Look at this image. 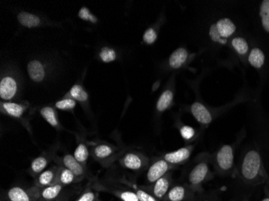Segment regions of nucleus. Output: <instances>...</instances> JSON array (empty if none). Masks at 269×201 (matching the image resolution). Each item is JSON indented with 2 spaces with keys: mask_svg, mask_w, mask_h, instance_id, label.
<instances>
[{
  "mask_svg": "<svg viewBox=\"0 0 269 201\" xmlns=\"http://www.w3.org/2000/svg\"><path fill=\"white\" fill-rule=\"evenodd\" d=\"M261 171V158L259 153L255 150H250L245 155L242 164V174L247 180L256 179Z\"/></svg>",
  "mask_w": 269,
  "mask_h": 201,
  "instance_id": "obj_1",
  "label": "nucleus"
},
{
  "mask_svg": "<svg viewBox=\"0 0 269 201\" xmlns=\"http://www.w3.org/2000/svg\"><path fill=\"white\" fill-rule=\"evenodd\" d=\"M8 198L9 201H38L41 198V191L37 186L28 190L13 187L9 189Z\"/></svg>",
  "mask_w": 269,
  "mask_h": 201,
  "instance_id": "obj_2",
  "label": "nucleus"
},
{
  "mask_svg": "<svg viewBox=\"0 0 269 201\" xmlns=\"http://www.w3.org/2000/svg\"><path fill=\"white\" fill-rule=\"evenodd\" d=\"M18 85L17 80L12 76H5L0 82V98L5 101H10L17 95Z\"/></svg>",
  "mask_w": 269,
  "mask_h": 201,
  "instance_id": "obj_3",
  "label": "nucleus"
},
{
  "mask_svg": "<svg viewBox=\"0 0 269 201\" xmlns=\"http://www.w3.org/2000/svg\"><path fill=\"white\" fill-rule=\"evenodd\" d=\"M234 161V154L231 146L225 145L218 151L217 154V162L222 170H229L231 168Z\"/></svg>",
  "mask_w": 269,
  "mask_h": 201,
  "instance_id": "obj_4",
  "label": "nucleus"
},
{
  "mask_svg": "<svg viewBox=\"0 0 269 201\" xmlns=\"http://www.w3.org/2000/svg\"><path fill=\"white\" fill-rule=\"evenodd\" d=\"M169 167H170L169 163L165 159L157 161L153 163L149 169L147 174L148 180L150 183H155L156 181L161 179V177L165 175V173L167 172L169 170Z\"/></svg>",
  "mask_w": 269,
  "mask_h": 201,
  "instance_id": "obj_5",
  "label": "nucleus"
},
{
  "mask_svg": "<svg viewBox=\"0 0 269 201\" xmlns=\"http://www.w3.org/2000/svg\"><path fill=\"white\" fill-rule=\"evenodd\" d=\"M28 73L33 82H41L45 79V70L43 64L41 61L34 60L28 65Z\"/></svg>",
  "mask_w": 269,
  "mask_h": 201,
  "instance_id": "obj_6",
  "label": "nucleus"
},
{
  "mask_svg": "<svg viewBox=\"0 0 269 201\" xmlns=\"http://www.w3.org/2000/svg\"><path fill=\"white\" fill-rule=\"evenodd\" d=\"M191 112L196 120L202 124L207 125L212 121V117L209 110L199 102H195L192 105Z\"/></svg>",
  "mask_w": 269,
  "mask_h": 201,
  "instance_id": "obj_7",
  "label": "nucleus"
},
{
  "mask_svg": "<svg viewBox=\"0 0 269 201\" xmlns=\"http://www.w3.org/2000/svg\"><path fill=\"white\" fill-rule=\"evenodd\" d=\"M58 170L59 169H49L47 171H44L37 177V186L39 187H46L50 185L57 184V177H58Z\"/></svg>",
  "mask_w": 269,
  "mask_h": 201,
  "instance_id": "obj_8",
  "label": "nucleus"
},
{
  "mask_svg": "<svg viewBox=\"0 0 269 201\" xmlns=\"http://www.w3.org/2000/svg\"><path fill=\"white\" fill-rule=\"evenodd\" d=\"M190 149L187 147L177 150L174 152L168 153L164 157L166 162L172 164H178V163H183L184 161L187 160L190 155Z\"/></svg>",
  "mask_w": 269,
  "mask_h": 201,
  "instance_id": "obj_9",
  "label": "nucleus"
},
{
  "mask_svg": "<svg viewBox=\"0 0 269 201\" xmlns=\"http://www.w3.org/2000/svg\"><path fill=\"white\" fill-rule=\"evenodd\" d=\"M208 173V167L206 163H199L192 170L189 175V180L192 185H198L202 183Z\"/></svg>",
  "mask_w": 269,
  "mask_h": 201,
  "instance_id": "obj_10",
  "label": "nucleus"
},
{
  "mask_svg": "<svg viewBox=\"0 0 269 201\" xmlns=\"http://www.w3.org/2000/svg\"><path fill=\"white\" fill-rule=\"evenodd\" d=\"M17 18L20 24L28 29L37 28L41 25V19L32 13L22 12V13H19Z\"/></svg>",
  "mask_w": 269,
  "mask_h": 201,
  "instance_id": "obj_11",
  "label": "nucleus"
},
{
  "mask_svg": "<svg viewBox=\"0 0 269 201\" xmlns=\"http://www.w3.org/2000/svg\"><path fill=\"white\" fill-rule=\"evenodd\" d=\"M188 53L186 49L183 48H179L170 56L169 63L170 67L173 69H179L182 67L184 64L186 63L187 60Z\"/></svg>",
  "mask_w": 269,
  "mask_h": 201,
  "instance_id": "obj_12",
  "label": "nucleus"
},
{
  "mask_svg": "<svg viewBox=\"0 0 269 201\" xmlns=\"http://www.w3.org/2000/svg\"><path fill=\"white\" fill-rule=\"evenodd\" d=\"M217 29L222 39L228 38L235 32V25L227 18L221 19L216 24Z\"/></svg>",
  "mask_w": 269,
  "mask_h": 201,
  "instance_id": "obj_13",
  "label": "nucleus"
},
{
  "mask_svg": "<svg viewBox=\"0 0 269 201\" xmlns=\"http://www.w3.org/2000/svg\"><path fill=\"white\" fill-rule=\"evenodd\" d=\"M63 163L66 168L69 169L74 173L75 176H82L84 174V169L82 165L76 160L74 155L65 154L63 158Z\"/></svg>",
  "mask_w": 269,
  "mask_h": 201,
  "instance_id": "obj_14",
  "label": "nucleus"
},
{
  "mask_svg": "<svg viewBox=\"0 0 269 201\" xmlns=\"http://www.w3.org/2000/svg\"><path fill=\"white\" fill-rule=\"evenodd\" d=\"M1 105L5 113L13 118H21L25 111V106H23L21 104L16 103V102H2Z\"/></svg>",
  "mask_w": 269,
  "mask_h": 201,
  "instance_id": "obj_15",
  "label": "nucleus"
},
{
  "mask_svg": "<svg viewBox=\"0 0 269 201\" xmlns=\"http://www.w3.org/2000/svg\"><path fill=\"white\" fill-rule=\"evenodd\" d=\"M170 179L168 177H161V179L156 181L154 187H153V195L157 198H163L170 189Z\"/></svg>",
  "mask_w": 269,
  "mask_h": 201,
  "instance_id": "obj_16",
  "label": "nucleus"
},
{
  "mask_svg": "<svg viewBox=\"0 0 269 201\" xmlns=\"http://www.w3.org/2000/svg\"><path fill=\"white\" fill-rule=\"evenodd\" d=\"M63 185L61 183L50 185L48 187H44L41 191V199L45 201H52L59 195Z\"/></svg>",
  "mask_w": 269,
  "mask_h": 201,
  "instance_id": "obj_17",
  "label": "nucleus"
},
{
  "mask_svg": "<svg viewBox=\"0 0 269 201\" xmlns=\"http://www.w3.org/2000/svg\"><path fill=\"white\" fill-rule=\"evenodd\" d=\"M142 159L141 157L133 153H128L122 159V164L130 170H138L142 167Z\"/></svg>",
  "mask_w": 269,
  "mask_h": 201,
  "instance_id": "obj_18",
  "label": "nucleus"
},
{
  "mask_svg": "<svg viewBox=\"0 0 269 201\" xmlns=\"http://www.w3.org/2000/svg\"><path fill=\"white\" fill-rule=\"evenodd\" d=\"M173 99H174V94L171 90H167L164 91L163 94H161L159 99L157 101V110L159 112H163L167 110L171 105Z\"/></svg>",
  "mask_w": 269,
  "mask_h": 201,
  "instance_id": "obj_19",
  "label": "nucleus"
},
{
  "mask_svg": "<svg viewBox=\"0 0 269 201\" xmlns=\"http://www.w3.org/2000/svg\"><path fill=\"white\" fill-rule=\"evenodd\" d=\"M41 114L43 117L44 119L53 127L57 128L59 126L57 113L53 108L50 107V106H45V107L42 108L41 110Z\"/></svg>",
  "mask_w": 269,
  "mask_h": 201,
  "instance_id": "obj_20",
  "label": "nucleus"
},
{
  "mask_svg": "<svg viewBox=\"0 0 269 201\" xmlns=\"http://www.w3.org/2000/svg\"><path fill=\"white\" fill-rule=\"evenodd\" d=\"M69 96L72 99L75 100L76 102H85L89 98L87 92L84 90L80 85H74L69 92Z\"/></svg>",
  "mask_w": 269,
  "mask_h": 201,
  "instance_id": "obj_21",
  "label": "nucleus"
},
{
  "mask_svg": "<svg viewBox=\"0 0 269 201\" xmlns=\"http://www.w3.org/2000/svg\"><path fill=\"white\" fill-rule=\"evenodd\" d=\"M249 62L253 67H262L264 64V54L259 49H253L248 57Z\"/></svg>",
  "mask_w": 269,
  "mask_h": 201,
  "instance_id": "obj_22",
  "label": "nucleus"
},
{
  "mask_svg": "<svg viewBox=\"0 0 269 201\" xmlns=\"http://www.w3.org/2000/svg\"><path fill=\"white\" fill-rule=\"evenodd\" d=\"M75 179V175L70 170L66 168H60L58 170V177H57V183L62 185H68L74 182Z\"/></svg>",
  "mask_w": 269,
  "mask_h": 201,
  "instance_id": "obj_23",
  "label": "nucleus"
},
{
  "mask_svg": "<svg viewBox=\"0 0 269 201\" xmlns=\"http://www.w3.org/2000/svg\"><path fill=\"white\" fill-rule=\"evenodd\" d=\"M186 188L182 186H176L168 192L167 199L170 201H182L186 197Z\"/></svg>",
  "mask_w": 269,
  "mask_h": 201,
  "instance_id": "obj_24",
  "label": "nucleus"
},
{
  "mask_svg": "<svg viewBox=\"0 0 269 201\" xmlns=\"http://www.w3.org/2000/svg\"><path fill=\"white\" fill-rule=\"evenodd\" d=\"M259 16L262 19V25L266 32L269 33V0H264L262 3L259 10Z\"/></svg>",
  "mask_w": 269,
  "mask_h": 201,
  "instance_id": "obj_25",
  "label": "nucleus"
},
{
  "mask_svg": "<svg viewBox=\"0 0 269 201\" xmlns=\"http://www.w3.org/2000/svg\"><path fill=\"white\" fill-rule=\"evenodd\" d=\"M48 159L44 156L36 158L31 163V170L34 174L43 172L45 167H47Z\"/></svg>",
  "mask_w": 269,
  "mask_h": 201,
  "instance_id": "obj_26",
  "label": "nucleus"
},
{
  "mask_svg": "<svg viewBox=\"0 0 269 201\" xmlns=\"http://www.w3.org/2000/svg\"><path fill=\"white\" fill-rule=\"evenodd\" d=\"M74 157L81 164L86 163L89 157V151L86 145L80 143L74 150Z\"/></svg>",
  "mask_w": 269,
  "mask_h": 201,
  "instance_id": "obj_27",
  "label": "nucleus"
},
{
  "mask_svg": "<svg viewBox=\"0 0 269 201\" xmlns=\"http://www.w3.org/2000/svg\"><path fill=\"white\" fill-rule=\"evenodd\" d=\"M112 147L106 144H100L96 146L94 150L95 156L98 158H105L110 156V154H112Z\"/></svg>",
  "mask_w": 269,
  "mask_h": 201,
  "instance_id": "obj_28",
  "label": "nucleus"
},
{
  "mask_svg": "<svg viewBox=\"0 0 269 201\" xmlns=\"http://www.w3.org/2000/svg\"><path fill=\"white\" fill-rule=\"evenodd\" d=\"M232 46L235 51L239 54H246L248 51V45L244 39L236 37L233 39Z\"/></svg>",
  "mask_w": 269,
  "mask_h": 201,
  "instance_id": "obj_29",
  "label": "nucleus"
},
{
  "mask_svg": "<svg viewBox=\"0 0 269 201\" xmlns=\"http://www.w3.org/2000/svg\"><path fill=\"white\" fill-rule=\"evenodd\" d=\"M99 57L104 63H110L116 59V53L111 48H103L100 52Z\"/></svg>",
  "mask_w": 269,
  "mask_h": 201,
  "instance_id": "obj_30",
  "label": "nucleus"
},
{
  "mask_svg": "<svg viewBox=\"0 0 269 201\" xmlns=\"http://www.w3.org/2000/svg\"><path fill=\"white\" fill-rule=\"evenodd\" d=\"M56 108L61 110H74L76 106L75 100L72 98H64L60 100L55 104Z\"/></svg>",
  "mask_w": 269,
  "mask_h": 201,
  "instance_id": "obj_31",
  "label": "nucleus"
},
{
  "mask_svg": "<svg viewBox=\"0 0 269 201\" xmlns=\"http://www.w3.org/2000/svg\"><path fill=\"white\" fill-rule=\"evenodd\" d=\"M78 17L82 21H90L93 24H96V23L98 22V20L96 18L95 16L92 14L90 10L87 8H85V7L80 9L79 13H78Z\"/></svg>",
  "mask_w": 269,
  "mask_h": 201,
  "instance_id": "obj_32",
  "label": "nucleus"
},
{
  "mask_svg": "<svg viewBox=\"0 0 269 201\" xmlns=\"http://www.w3.org/2000/svg\"><path fill=\"white\" fill-rule=\"evenodd\" d=\"M117 196L122 201H140L137 193L130 191H119L117 193Z\"/></svg>",
  "mask_w": 269,
  "mask_h": 201,
  "instance_id": "obj_33",
  "label": "nucleus"
},
{
  "mask_svg": "<svg viewBox=\"0 0 269 201\" xmlns=\"http://www.w3.org/2000/svg\"><path fill=\"white\" fill-rule=\"evenodd\" d=\"M144 41L148 45H152V44L155 43V41L157 39V33L155 30L153 29H149L145 31V34H144Z\"/></svg>",
  "mask_w": 269,
  "mask_h": 201,
  "instance_id": "obj_34",
  "label": "nucleus"
},
{
  "mask_svg": "<svg viewBox=\"0 0 269 201\" xmlns=\"http://www.w3.org/2000/svg\"><path fill=\"white\" fill-rule=\"evenodd\" d=\"M210 37L214 42H218V43L222 44V45H225L226 43V39H222L220 37L219 33H218L216 25H213L212 26L210 27Z\"/></svg>",
  "mask_w": 269,
  "mask_h": 201,
  "instance_id": "obj_35",
  "label": "nucleus"
},
{
  "mask_svg": "<svg viewBox=\"0 0 269 201\" xmlns=\"http://www.w3.org/2000/svg\"><path fill=\"white\" fill-rule=\"evenodd\" d=\"M180 132H181V135H182V138L184 139H186V140H190L195 134L194 128H192L189 126H182L181 130H180Z\"/></svg>",
  "mask_w": 269,
  "mask_h": 201,
  "instance_id": "obj_36",
  "label": "nucleus"
},
{
  "mask_svg": "<svg viewBox=\"0 0 269 201\" xmlns=\"http://www.w3.org/2000/svg\"><path fill=\"white\" fill-rule=\"evenodd\" d=\"M137 195L139 198L140 201H157L155 196L150 195L143 190H137Z\"/></svg>",
  "mask_w": 269,
  "mask_h": 201,
  "instance_id": "obj_37",
  "label": "nucleus"
},
{
  "mask_svg": "<svg viewBox=\"0 0 269 201\" xmlns=\"http://www.w3.org/2000/svg\"><path fill=\"white\" fill-rule=\"evenodd\" d=\"M96 195L94 192H92V191H87V192H85L84 194H82V195L76 201H94Z\"/></svg>",
  "mask_w": 269,
  "mask_h": 201,
  "instance_id": "obj_38",
  "label": "nucleus"
},
{
  "mask_svg": "<svg viewBox=\"0 0 269 201\" xmlns=\"http://www.w3.org/2000/svg\"><path fill=\"white\" fill-rule=\"evenodd\" d=\"M261 201H269V187L265 188V195Z\"/></svg>",
  "mask_w": 269,
  "mask_h": 201,
  "instance_id": "obj_39",
  "label": "nucleus"
},
{
  "mask_svg": "<svg viewBox=\"0 0 269 201\" xmlns=\"http://www.w3.org/2000/svg\"><path fill=\"white\" fill-rule=\"evenodd\" d=\"M38 201H45V200H43V199H41H41H40L39 200H38Z\"/></svg>",
  "mask_w": 269,
  "mask_h": 201,
  "instance_id": "obj_40",
  "label": "nucleus"
}]
</instances>
